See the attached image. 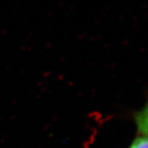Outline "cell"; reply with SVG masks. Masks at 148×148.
Returning <instances> with one entry per match:
<instances>
[{
  "mask_svg": "<svg viewBox=\"0 0 148 148\" xmlns=\"http://www.w3.org/2000/svg\"><path fill=\"white\" fill-rule=\"evenodd\" d=\"M135 122L138 133L148 137V99L144 107L135 114Z\"/></svg>",
  "mask_w": 148,
  "mask_h": 148,
  "instance_id": "1",
  "label": "cell"
},
{
  "mask_svg": "<svg viewBox=\"0 0 148 148\" xmlns=\"http://www.w3.org/2000/svg\"><path fill=\"white\" fill-rule=\"evenodd\" d=\"M130 148H148V137L139 136L136 138Z\"/></svg>",
  "mask_w": 148,
  "mask_h": 148,
  "instance_id": "2",
  "label": "cell"
}]
</instances>
